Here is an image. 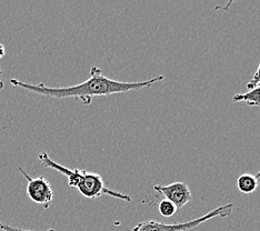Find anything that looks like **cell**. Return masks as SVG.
I'll return each instance as SVG.
<instances>
[{
	"label": "cell",
	"mask_w": 260,
	"mask_h": 231,
	"mask_svg": "<svg viewBox=\"0 0 260 231\" xmlns=\"http://www.w3.org/2000/svg\"><path fill=\"white\" fill-rule=\"evenodd\" d=\"M38 160L43 167L55 170L57 173L66 177L68 180V186L70 188L77 189L85 198L97 199L102 197L103 194H107L109 197L127 201V203L132 201V197L129 194L110 190V189L106 187L102 176L98 174L89 173V171L86 170H80L78 168L70 169L64 167V166L52 160L46 151H41L39 153Z\"/></svg>",
	"instance_id": "obj_2"
},
{
	"label": "cell",
	"mask_w": 260,
	"mask_h": 231,
	"mask_svg": "<svg viewBox=\"0 0 260 231\" xmlns=\"http://www.w3.org/2000/svg\"><path fill=\"white\" fill-rule=\"evenodd\" d=\"M259 107H260V106H259Z\"/></svg>",
	"instance_id": "obj_14"
},
{
	"label": "cell",
	"mask_w": 260,
	"mask_h": 231,
	"mask_svg": "<svg viewBox=\"0 0 260 231\" xmlns=\"http://www.w3.org/2000/svg\"><path fill=\"white\" fill-rule=\"evenodd\" d=\"M233 210H234V205L227 204V205L218 207V208L212 209L211 211L207 212L206 215L202 217L192 219V220H189L186 222L167 224V223H161L153 220H148V221L138 223L137 226L134 227L130 231H188V230L199 227L200 224H204L214 218H226L232 215Z\"/></svg>",
	"instance_id": "obj_3"
},
{
	"label": "cell",
	"mask_w": 260,
	"mask_h": 231,
	"mask_svg": "<svg viewBox=\"0 0 260 231\" xmlns=\"http://www.w3.org/2000/svg\"><path fill=\"white\" fill-rule=\"evenodd\" d=\"M257 176H258V178H259V180H260V170L258 171V174H257Z\"/></svg>",
	"instance_id": "obj_13"
},
{
	"label": "cell",
	"mask_w": 260,
	"mask_h": 231,
	"mask_svg": "<svg viewBox=\"0 0 260 231\" xmlns=\"http://www.w3.org/2000/svg\"><path fill=\"white\" fill-rule=\"evenodd\" d=\"M234 103H246L253 107L260 106V86L248 90L245 93H236L233 97Z\"/></svg>",
	"instance_id": "obj_7"
},
{
	"label": "cell",
	"mask_w": 260,
	"mask_h": 231,
	"mask_svg": "<svg viewBox=\"0 0 260 231\" xmlns=\"http://www.w3.org/2000/svg\"><path fill=\"white\" fill-rule=\"evenodd\" d=\"M258 86H260V63H259V66L256 70L255 75L252 76V78L247 84V89H248V90H251V89L256 88Z\"/></svg>",
	"instance_id": "obj_9"
},
{
	"label": "cell",
	"mask_w": 260,
	"mask_h": 231,
	"mask_svg": "<svg viewBox=\"0 0 260 231\" xmlns=\"http://www.w3.org/2000/svg\"><path fill=\"white\" fill-rule=\"evenodd\" d=\"M20 174L27 179V194L35 204L43 206L45 209L49 207L54 199V191L49 181L44 176L31 178L22 168H19Z\"/></svg>",
	"instance_id": "obj_4"
},
{
	"label": "cell",
	"mask_w": 260,
	"mask_h": 231,
	"mask_svg": "<svg viewBox=\"0 0 260 231\" xmlns=\"http://www.w3.org/2000/svg\"><path fill=\"white\" fill-rule=\"evenodd\" d=\"M153 190L162 194L167 200L171 201L177 208H182L189 201H191L192 194L190 189L185 182H174L167 186H153Z\"/></svg>",
	"instance_id": "obj_5"
},
{
	"label": "cell",
	"mask_w": 260,
	"mask_h": 231,
	"mask_svg": "<svg viewBox=\"0 0 260 231\" xmlns=\"http://www.w3.org/2000/svg\"><path fill=\"white\" fill-rule=\"evenodd\" d=\"M164 76H156L151 79L137 81V82H125L118 81L107 78L103 70L98 67H91L89 78L84 82H80L78 85L61 87V88H51L47 87L44 84H27L17 79H10V84L14 87H18L25 89L27 91L34 92L39 96L56 98V99H64V98H75L77 100H81L85 105H90L93 97H103V96H111L117 93H126L129 91L140 90L144 88H149L156 82L162 81Z\"/></svg>",
	"instance_id": "obj_1"
},
{
	"label": "cell",
	"mask_w": 260,
	"mask_h": 231,
	"mask_svg": "<svg viewBox=\"0 0 260 231\" xmlns=\"http://www.w3.org/2000/svg\"><path fill=\"white\" fill-rule=\"evenodd\" d=\"M4 87H5V85L2 81V71H0V91H2V89H4Z\"/></svg>",
	"instance_id": "obj_12"
},
{
	"label": "cell",
	"mask_w": 260,
	"mask_h": 231,
	"mask_svg": "<svg viewBox=\"0 0 260 231\" xmlns=\"http://www.w3.org/2000/svg\"><path fill=\"white\" fill-rule=\"evenodd\" d=\"M0 229L3 231H35V230H26V229H21V228H16V227H11L8 226V224H4L0 222ZM47 231H55L54 229H49Z\"/></svg>",
	"instance_id": "obj_10"
},
{
	"label": "cell",
	"mask_w": 260,
	"mask_h": 231,
	"mask_svg": "<svg viewBox=\"0 0 260 231\" xmlns=\"http://www.w3.org/2000/svg\"><path fill=\"white\" fill-rule=\"evenodd\" d=\"M158 210H159V213H160L162 217L169 218V217H173L175 215L177 210H178V208H177V207L173 203H171V201H169L167 199H164L160 201V203H159Z\"/></svg>",
	"instance_id": "obj_8"
},
{
	"label": "cell",
	"mask_w": 260,
	"mask_h": 231,
	"mask_svg": "<svg viewBox=\"0 0 260 231\" xmlns=\"http://www.w3.org/2000/svg\"><path fill=\"white\" fill-rule=\"evenodd\" d=\"M6 55V48L5 46L0 44V59H2Z\"/></svg>",
	"instance_id": "obj_11"
},
{
	"label": "cell",
	"mask_w": 260,
	"mask_h": 231,
	"mask_svg": "<svg viewBox=\"0 0 260 231\" xmlns=\"http://www.w3.org/2000/svg\"><path fill=\"white\" fill-rule=\"evenodd\" d=\"M259 186V178L257 175L245 174L238 177L237 188L241 193L250 194L257 190Z\"/></svg>",
	"instance_id": "obj_6"
}]
</instances>
